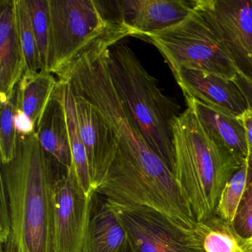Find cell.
<instances>
[{
    "label": "cell",
    "instance_id": "6da1fadb",
    "mask_svg": "<svg viewBox=\"0 0 252 252\" xmlns=\"http://www.w3.org/2000/svg\"><path fill=\"white\" fill-rule=\"evenodd\" d=\"M59 170L36 132L19 135L15 158L1 169L11 230L0 252H55L53 193Z\"/></svg>",
    "mask_w": 252,
    "mask_h": 252
},
{
    "label": "cell",
    "instance_id": "7a4b0ae2",
    "mask_svg": "<svg viewBox=\"0 0 252 252\" xmlns=\"http://www.w3.org/2000/svg\"><path fill=\"white\" fill-rule=\"evenodd\" d=\"M175 175L196 222L215 215L225 184L241 165L220 147L189 107L173 123Z\"/></svg>",
    "mask_w": 252,
    "mask_h": 252
},
{
    "label": "cell",
    "instance_id": "3957f363",
    "mask_svg": "<svg viewBox=\"0 0 252 252\" xmlns=\"http://www.w3.org/2000/svg\"><path fill=\"white\" fill-rule=\"evenodd\" d=\"M105 57L112 83L126 111L150 148L173 172V123L181 107L162 93L129 47L117 44L106 51Z\"/></svg>",
    "mask_w": 252,
    "mask_h": 252
},
{
    "label": "cell",
    "instance_id": "277c9868",
    "mask_svg": "<svg viewBox=\"0 0 252 252\" xmlns=\"http://www.w3.org/2000/svg\"><path fill=\"white\" fill-rule=\"evenodd\" d=\"M48 71L60 76L83 56L109 49L132 29L120 18H110L99 1L49 0Z\"/></svg>",
    "mask_w": 252,
    "mask_h": 252
},
{
    "label": "cell",
    "instance_id": "5b68a950",
    "mask_svg": "<svg viewBox=\"0 0 252 252\" xmlns=\"http://www.w3.org/2000/svg\"><path fill=\"white\" fill-rule=\"evenodd\" d=\"M141 38L156 47L172 73L181 67L205 70L233 80L237 70L211 12L209 0H197L181 23Z\"/></svg>",
    "mask_w": 252,
    "mask_h": 252
},
{
    "label": "cell",
    "instance_id": "8992f818",
    "mask_svg": "<svg viewBox=\"0 0 252 252\" xmlns=\"http://www.w3.org/2000/svg\"><path fill=\"white\" fill-rule=\"evenodd\" d=\"M109 203L127 233L134 252H206L195 228L183 229L150 208Z\"/></svg>",
    "mask_w": 252,
    "mask_h": 252
},
{
    "label": "cell",
    "instance_id": "52a82bcc",
    "mask_svg": "<svg viewBox=\"0 0 252 252\" xmlns=\"http://www.w3.org/2000/svg\"><path fill=\"white\" fill-rule=\"evenodd\" d=\"M95 194L84 191L73 165L69 170H59L53 193L54 252H81Z\"/></svg>",
    "mask_w": 252,
    "mask_h": 252
},
{
    "label": "cell",
    "instance_id": "ba28073f",
    "mask_svg": "<svg viewBox=\"0 0 252 252\" xmlns=\"http://www.w3.org/2000/svg\"><path fill=\"white\" fill-rule=\"evenodd\" d=\"M237 73L252 83V0H209Z\"/></svg>",
    "mask_w": 252,
    "mask_h": 252
},
{
    "label": "cell",
    "instance_id": "9c48e42d",
    "mask_svg": "<svg viewBox=\"0 0 252 252\" xmlns=\"http://www.w3.org/2000/svg\"><path fill=\"white\" fill-rule=\"evenodd\" d=\"M73 95L91 181L96 191L116 157L117 139L111 126L99 110L85 97L76 94Z\"/></svg>",
    "mask_w": 252,
    "mask_h": 252
},
{
    "label": "cell",
    "instance_id": "30bf717a",
    "mask_svg": "<svg viewBox=\"0 0 252 252\" xmlns=\"http://www.w3.org/2000/svg\"><path fill=\"white\" fill-rule=\"evenodd\" d=\"M173 75L184 96L195 98L237 117L249 110L246 98L233 80L189 67H181Z\"/></svg>",
    "mask_w": 252,
    "mask_h": 252
},
{
    "label": "cell",
    "instance_id": "8fae6325",
    "mask_svg": "<svg viewBox=\"0 0 252 252\" xmlns=\"http://www.w3.org/2000/svg\"><path fill=\"white\" fill-rule=\"evenodd\" d=\"M197 0H125L117 1L119 16L135 36L163 30L185 20Z\"/></svg>",
    "mask_w": 252,
    "mask_h": 252
},
{
    "label": "cell",
    "instance_id": "7c38bea8",
    "mask_svg": "<svg viewBox=\"0 0 252 252\" xmlns=\"http://www.w3.org/2000/svg\"><path fill=\"white\" fill-rule=\"evenodd\" d=\"M26 70L20 40L15 0L0 2V101L5 104L15 95L16 88Z\"/></svg>",
    "mask_w": 252,
    "mask_h": 252
},
{
    "label": "cell",
    "instance_id": "4fadbf2b",
    "mask_svg": "<svg viewBox=\"0 0 252 252\" xmlns=\"http://www.w3.org/2000/svg\"><path fill=\"white\" fill-rule=\"evenodd\" d=\"M36 135L45 153L61 171H67L73 164L68 126L62 82L55 90L44 110Z\"/></svg>",
    "mask_w": 252,
    "mask_h": 252
},
{
    "label": "cell",
    "instance_id": "5bb4252c",
    "mask_svg": "<svg viewBox=\"0 0 252 252\" xmlns=\"http://www.w3.org/2000/svg\"><path fill=\"white\" fill-rule=\"evenodd\" d=\"M189 107L195 112L199 120L212 138L240 165L249 158L246 129L240 117L213 106L185 96Z\"/></svg>",
    "mask_w": 252,
    "mask_h": 252
},
{
    "label": "cell",
    "instance_id": "9a60e30c",
    "mask_svg": "<svg viewBox=\"0 0 252 252\" xmlns=\"http://www.w3.org/2000/svg\"><path fill=\"white\" fill-rule=\"evenodd\" d=\"M81 252H134L129 236L111 205L96 192Z\"/></svg>",
    "mask_w": 252,
    "mask_h": 252
},
{
    "label": "cell",
    "instance_id": "2e32d148",
    "mask_svg": "<svg viewBox=\"0 0 252 252\" xmlns=\"http://www.w3.org/2000/svg\"><path fill=\"white\" fill-rule=\"evenodd\" d=\"M57 82L58 80L50 72L26 70L16 88L17 108L30 117L36 130Z\"/></svg>",
    "mask_w": 252,
    "mask_h": 252
},
{
    "label": "cell",
    "instance_id": "e0dca14e",
    "mask_svg": "<svg viewBox=\"0 0 252 252\" xmlns=\"http://www.w3.org/2000/svg\"><path fill=\"white\" fill-rule=\"evenodd\" d=\"M63 85L64 102L68 126L69 139L71 150L73 166L81 187L87 194L96 192L93 187L88 166L86 150L81 137L76 115V101L74 95L68 83L63 79H58Z\"/></svg>",
    "mask_w": 252,
    "mask_h": 252
},
{
    "label": "cell",
    "instance_id": "ac0fdd59",
    "mask_svg": "<svg viewBox=\"0 0 252 252\" xmlns=\"http://www.w3.org/2000/svg\"><path fill=\"white\" fill-rule=\"evenodd\" d=\"M195 230L201 236L205 252H237L239 236L231 224L217 215L197 222Z\"/></svg>",
    "mask_w": 252,
    "mask_h": 252
},
{
    "label": "cell",
    "instance_id": "d6986e66",
    "mask_svg": "<svg viewBox=\"0 0 252 252\" xmlns=\"http://www.w3.org/2000/svg\"><path fill=\"white\" fill-rule=\"evenodd\" d=\"M252 178V164L248 158L225 184L215 210V215L232 225L246 187Z\"/></svg>",
    "mask_w": 252,
    "mask_h": 252
},
{
    "label": "cell",
    "instance_id": "ffe728a7",
    "mask_svg": "<svg viewBox=\"0 0 252 252\" xmlns=\"http://www.w3.org/2000/svg\"><path fill=\"white\" fill-rule=\"evenodd\" d=\"M15 8L17 29L26 59V70L31 72L40 71L42 66L39 48L33 33L26 0H15Z\"/></svg>",
    "mask_w": 252,
    "mask_h": 252
},
{
    "label": "cell",
    "instance_id": "44dd1931",
    "mask_svg": "<svg viewBox=\"0 0 252 252\" xmlns=\"http://www.w3.org/2000/svg\"><path fill=\"white\" fill-rule=\"evenodd\" d=\"M33 33L37 42L42 70L48 71L50 40L49 0H26Z\"/></svg>",
    "mask_w": 252,
    "mask_h": 252
},
{
    "label": "cell",
    "instance_id": "7402d4cb",
    "mask_svg": "<svg viewBox=\"0 0 252 252\" xmlns=\"http://www.w3.org/2000/svg\"><path fill=\"white\" fill-rule=\"evenodd\" d=\"M17 110L16 93L12 99L1 104L0 119V155L2 164L10 163L15 158L18 146L19 134L14 122Z\"/></svg>",
    "mask_w": 252,
    "mask_h": 252
},
{
    "label": "cell",
    "instance_id": "603a6c76",
    "mask_svg": "<svg viewBox=\"0 0 252 252\" xmlns=\"http://www.w3.org/2000/svg\"><path fill=\"white\" fill-rule=\"evenodd\" d=\"M232 226L239 237H252V178L246 187Z\"/></svg>",
    "mask_w": 252,
    "mask_h": 252
},
{
    "label": "cell",
    "instance_id": "cb8c5ba5",
    "mask_svg": "<svg viewBox=\"0 0 252 252\" xmlns=\"http://www.w3.org/2000/svg\"><path fill=\"white\" fill-rule=\"evenodd\" d=\"M11 230L9 203L5 186L1 183V206H0V245L3 244L9 237Z\"/></svg>",
    "mask_w": 252,
    "mask_h": 252
},
{
    "label": "cell",
    "instance_id": "d4e9b609",
    "mask_svg": "<svg viewBox=\"0 0 252 252\" xmlns=\"http://www.w3.org/2000/svg\"><path fill=\"white\" fill-rule=\"evenodd\" d=\"M14 122L19 135L29 136L36 132L33 121L24 112L17 108L14 116Z\"/></svg>",
    "mask_w": 252,
    "mask_h": 252
},
{
    "label": "cell",
    "instance_id": "484cf974",
    "mask_svg": "<svg viewBox=\"0 0 252 252\" xmlns=\"http://www.w3.org/2000/svg\"><path fill=\"white\" fill-rule=\"evenodd\" d=\"M246 129L249 146V158L252 164V110L249 109L240 117Z\"/></svg>",
    "mask_w": 252,
    "mask_h": 252
},
{
    "label": "cell",
    "instance_id": "4316f807",
    "mask_svg": "<svg viewBox=\"0 0 252 252\" xmlns=\"http://www.w3.org/2000/svg\"><path fill=\"white\" fill-rule=\"evenodd\" d=\"M233 82L240 88L249 104V108L252 110V83L237 73Z\"/></svg>",
    "mask_w": 252,
    "mask_h": 252
},
{
    "label": "cell",
    "instance_id": "83f0119b",
    "mask_svg": "<svg viewBox=\"0 0 252 252\" xmlns=\"http://www.w3.org/2000/svg\"><path fill=\"white\" fill-rule=\"evenodd\" d=\"M237 252H252V237L249 238L239 237V247Z\"/></svg>",
    "mask_w": 252,
    "mask_h": 252
}]
</instances>
